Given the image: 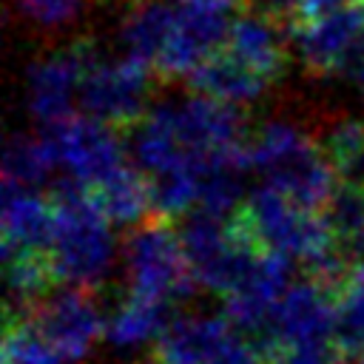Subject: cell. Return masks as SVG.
I'll use <instances>...</instances> for the list:
<instances>
[{
	"label": "cell",
	"instance_id": "obj_25",
	"mask_svg": "<svg viewBox=\"0 0 364 364\" xmlns=\"http://www.w3.org/2000/svg\"><path fill=\"white\" fill-rule=\"evenodd\" d=\"M208 364H264V355L250 338H245L242 333H233Z\"/></svg>",
	"mask_w": 364,
	"mask_h": 364
},
{
	"label": "cell",
	"instance_id": "obj_14",
	"mask_svg": "<svg viewBox=\"0 0 364 364\" xmlns=\"http://www.w3.org/2000/svg\"><path fill=\"white\" fill-rule=\"evenodd\" d=\"M284 34L287 28L245 9L242 14L233 17L228 40H225V51L230 57H236L239 63H245L250 71H256L259 77H264L267 82H273L284 65H287V46H284Z\"/></svg>",
	"mask_w": 364,
	"mask_h": 364
},
{
	"label": "cell",
	"instance_id": "obj_2",
	"mask_svg": "<svg viewBox=\"0 0 364 364\" xmlns=\"http://www.w3.org/2000/svg\"><path fill=\"white\" fill-rule=\"evenodd\" d=\"M247 162L264 176V185L313 210H324L338 188L321 142L284 119L264 122L247 136Z\"/></svg>",
	"mask_w": 364,
	"mask_h": 364
},
{
	"label": "cell",
	"instance_id": "obj_3",
	"mask_svg": "<svg viewBox=\"0 0 364 364\" xmlns=\"http://www.w3.org/2000/svg\"><path fill=\"white\" fill-rule=\"evenodd\" d=\"M179 239L196 284L222 296H230L264 253L236 213L222 219L205 210H191L182 219Z\"/></svg>",
	"mask_w": 364,
	"mask_h": 364
},
{
	"label": "cell",
	"instance_id": "obj_22",
	"mask_svg": "<svg viewBox=\"0 0 364 364\" xmlns=\"http://www.w3.org/2000/svg\"><path fill=\"white\" fill-rule=\"evenodd\" d=\"M3 364H68L26 316H6Z\"/></svg>",
	"mask_w": 364,
	"mask_h": 364
},
{
	"label": "cell",
	"instance_id": "obj_28",
	"mask_svg": "<svg viewBox=\"0 0 364 364\" xmlns=\"http://www.w3.org/2000/svg\"><path fill=\"white\" fill-rule=\"evenodd\" d=\"M191 9H202V11H213V14H230L239 6H245L247 0H179Z\"/></svg>",
	"mask_w": 364,
	"mask_h": 364
},
{
	"label": "cell",
	"instance_id": "obj_1",
	"mask_svg": "<svg viewBox=\"0 0 364 364\" xmlns=\"http://www.w3.org/2000/svg\"><path fill=\"white\" fill-rule=\"evenodd\" d=\"M54 202V239H51V267L63 287L94 290L105 282L114 262V233L111 219L85 185L71 179L60 182L51 193Z\"/></svg>",
	"mask_w": 364,
	"mask_h": 364
},
{
	"label": "cell",
	"instance_id": "obj_13",
	"mask_svg": "<svg viewBox=\"0 0 364 364\" xmlns=\"http://www.w3.org/2000/svg\"><path fill=\"white\" fill-rule=\"evenodd\" d=\"M225 316H176L154 341V364H208L216 350L233 336Z\"/></svg>",
	"mask_w": 364,
	"mask_h": 364
},
{
	"label": "cell",
	"instance_id": "obj_18",
	"mask_svg": "<svg viewBox=\"0 0 364 364\" xmlns=\"http://www.w3.org/2000/svg\"><path fill=\"white\" fill-rule=\"evenodd\" d=\"M333 347L341 364H350L364 350V262L353 259L344 282L336 290Z\"/></svg>",
	"mask_w": 364,
	"mask_h": 364
},
{
	"label": "cell",
	"instance_id": "obj_21",
	"mask_svg": "<svg viewBox=\"0 0 364 364\" xmlns=\"http://www.w3.org/2000/svg\"><path fill=\"white\" fill-rule=\"evenodd\" d=\"M321 148L338 176V185L364 193V122L341 119L324 134Z\"/></svg>",
	"mask_w": 364,
	"mask_h": 364
},
{
	"label": "cell",
	"instance_id": "obj_6",
	"mask_svg": "<svg viewBox=\"0 0 364 364\" xmlns=\"http://www.w3.org/2000/svg\"><path fill=\"white\" fill-rule=\"evenodd\" d=\"M43 136L57 159V168H63L77 185L97 188L125 165L122 134L88 114H71L68 119L43 128Z\"/></svg>",
	"mask_w": 364,
	"mask_h": 364
},
{
	"label": "cell",
	"instance_id": "obj_31",
	"mask_svg": "<svg viewBox=\"0 0 364 364\" xmlns=\"http://www.w3.org/2000/svg\"><path fill=\"white\" fill-rule=\"evenodd\" d=\"M134 3H142V0H134Z\"/></svg>",
	"mask_w": 364,
	"mask_h": 364
},
{
	"label": "cell",
	"instance_id": "obj_4",
	"mask_svg": "<svg viewBox=\"0 0 364 364\" xmlns=\"http://www.w3.org/2000/svg\"><path fill=\"white\" fill-rule=\"evenodd\" d=\"M125 276L128 293L159 299L165 304L185 301L196 293V279L191 273L179 230L173 219L151 213L125 239Z\"/></svg>",
	"mask_w": 364,
	"mask_h": 364
},
{
	"label": "cell",
	"instance_id": "obj_5",
	"mask_svg": "<svg viewBox=\"0 0 364 364\" xmlns=\"http://www.w3.org/2000/svg\"><path fill=\"white\" fill-rule=\"evenodd\" d=\"M156 77L148 65L119 57V60H97L88 65L80 88V114H88L122 136L148 114L151 88Z\"/></svg>",
	"mask_w": 364,
	"mask_h": 364
},
{
	"label": "cell",
	"instance_id": "obj_10",
	"mask_svg": "<svg viewBox=\"0 0 364 364\" xmlns=\"http://www.w3.org/2000/svg\"><path fill=\"white\" fill-rule=\"evenodd\" d=\"M230 23L233 20H228V14H213L179 3L168 43L154 63L156 82H173L182 77L188 80L208 57H213L225 46Z\"/></svg>",
	"mask_w": 364,
	"mask_h": 364
},
{
	"label": "cell",
	"instance_id": "obj_7",
	"mask_svg": "<svg viewBox=\"0 0 364 364\" xmlns=\"http://www.w3.org/2000/svg\"><path fill=\"white\" fill-rule=\"evenodd\" d=\"M333 330H336V296L316 279L304 276L301 282L290 284L282 301L276 304V313L270 321V338L262 355L279 347L330 350Z\"/></svg>",
	"mask_w": 364,
	"mask_h": 364
},
{
	"label": "cell",
	"instance_id": "obj_19",
	"mask_svg": "<svg viewBox=\"0 0 364 364\" xmlns=\"http://www.w3.org/2000/svg\"><path fill=\"white\" fill-rule=\"evenodd\" d=\"M168 307L171 304H165L159 299L128 293V299L105 321V338L114 347H136L142 341H156L171 321Z\"/></svg>",
	"mask_w": 364,
	"mask_h": 364
},
{
	"label": "cell",
	"instance_id": "obj_8",
	"mask_svg": "<svg viewBox=\"0 0 364 364\" xmlns=\"http://www.w3.org/2000/svg\"><path fill=\"white\" fill-rule=\"evenodd\" d=\"M20 316L31 318V324L68 364L80 361L91 350V344L100 336H105V321L94 299V290L85 287L51 290L43 301H37L31 310Z\"/></svg>",
	"mask_w": 364,
	"mask_h": 364
},
{
	"label": "cell",
	"instance_id": "obj_24",
	"mask_svg": "<svg viewBox=\"0 0 364 364\" xmlns=\"http://www.w3.org/2000/svg\"><path fill=\"white\" fill-rule=\"evenodd\" d=\"M88 0H14L20 17L40 28V31H57L74 23Z\"/></svg>",
	"mask_w": 364,
	"mask_h": 364
},
{
	"label": "cell",
	"instance_id": "obj_20",
	"mask_svg": "<svg viewBox=\"0 0 364 364\" xmlns=\"http://www.w3.org/2000/svg\"><path fill=\"white\" fill-rule=\"evenodd\" d=\"M57 159L46 142V136H14L6 145L3 156V185L14 188H40L54 173Z\"/></svg>",
	"mask_w": 364,
	"mask_h": 364
},
{
	"label": "cell",
	"instance_id": "obj_16",
	"mask_svg": "<svg viewBox=\"0 0 364 364\" xmlns=\"http://www.w3.org/2000/svg\"><path fill=\"white\" fill-rule=\"evenodd\" d=\"M173 20H176V6H171V3H162V0L134 3L128 17L122 20V31H119L122 46H125L122 57H131L154 71V63L159 60L165 43H168Z\"/></svg>",
	"mask_w": 364,
	"mask_h": 364
},
{
	"label": "cell",
	"instance_id": "obj_15",
	"mask_svg": "<svg viewBox=\"0 0 364 364\" xmlns=\"http://www.w3.org/2000/svg\"><path fill=\"white\" fill-rule=\"evenodd\" d=\"M188 85L202 97H213L219 102L239 108L245 102L259 100L270 82L264 77H259L256 71H250L236 57H230L225 48H219L188 77Z\"/></svg>",
	"mask_w": 364,
	"mask_h": 364
},
{
	"label": "cell",
	"instance_id": "obj_27",
	"mask_svg": "<svg viewBox=\"0 0 364 364\" xmlns=\"http://www.w3.org/2000/svg\"><path fill=\"white\" fill-rule=\"evenodd\" d=\"M264 364H341L338 353L330 350H296V347H279L264 355Z\"/></svg>",
	"mask_w": 364,
	"mask_h": 364
},
{
	"label": "cell",
	"instance_id": "obj_23",
	"mask_svg": "<svg viewBox=\"0 0 364 364\" xmlns=\"http://www.w3.org/2000/svg\"><path fill=\"white\" fill-rule=\"evenodd\" d=\"M321 213L341 245H355L364 233V193L355 188L338 185Z\"/></svg>",
	"mask_w": 364,
	"mask_h": 364
},
{
	"label": "cell",
	"instance_id": "obj_9",
	"mask_svg": "<svg viewBox=\"0 0 364 364\" xmlns=\"http://www.w3.org/2000/svg\"><path fill=\"white\" fill-rule=\"evenodd\" d=\"M94 60V46L88 40H77L40 57L28 68V108L43 128L77 114L74 105H80L82 77Z\"/></svg>",
	"mask_w": 364,
	"mask_h": 364
},
{
	"label": "cell",
	"instance_id": "obj_26",
	"mask_svg": "<svg viewBox=\"0 0 364 364\" xmlns=\"http://www.w3.org/2000/svg\"><path fill=\"white\" fill-rule=\"evenodd\" d=\"M301 6H304V0H247L245 3V9L262 14L284 28H290L301 17Z\"/></svg>",
	"mask_w": 364,
	"mask_h": 364
},
{
	"label": "cell",
	"instance_id": "obj_30",
	"mask_svg": "<svg viewBox=\"0 0 364 364\" xmlns=\"http://www.w3.org/2000/svg\"><path fill=\"white\" fill-rule=\"evenodd\" d=\"M355 247H361V250H364V233L358 236V242H355Z\"/></svg>",
	"mask_w": 364,
	"mask_h": 364
},
{
	"label": "cell",
	"instance_id": "obj_12",
	"mask_svg": "<svg viewBox=\"0 0 364 364\" xmlns=\"http://www.w3.org/2000/svg\"><path fill=\"white\" fill-rule=\"evenodd\" d=\"M54 239L51 196L3 185V256H48Z\"/></svg>",
	"mask_w": 364,
	"mask_h": 364
},
{
	"label": "cell",
	"instance_id": "obj_11",
	"mask_svg": "<svg viewBox=\"0 0 364 364\" xmlns=\"http://www.w3.org/2000/svg\"><path fill=\"white\" fill-rule=\"evenodd\" d=\"M361 34H364V0L287 28L290 43L296 46L301 63L313 74H336L341 60Z\"/></svg>",
	"mask_w": 364,
	"mask_h": 364
},
{
	"label": "cell",
	"instance_id": "obj_29",
	"mask_svg": "<svg viewBox=\"0 0 364 364\" xmlns=\"http://www.w3.org/2000/svg\"><path fill=\"white\" fill-rule=\"evenodd\" d=\"M350 364H364V350H361V353H358V355H355Z\"/></svg>",
	"mask_w": 364,
	"mask_h": 364
},
{
	"label": "cell",
	"instance_id": "obj_17",
	"mask_svg": "<svg viewBox=\"0 0 364 364\" xmlns=\"http://www.w3.org/2000/svg\"><path fill=\"white\" fill-rule=\"evenodd\" d=\"M105 216L117 225H142L154 210V193L151 179L131 165H122L108 179H102L97 188H88Z\"/></svg>",
	"mask_w": 364,
	"mask_h": 364
}]
</instances>
